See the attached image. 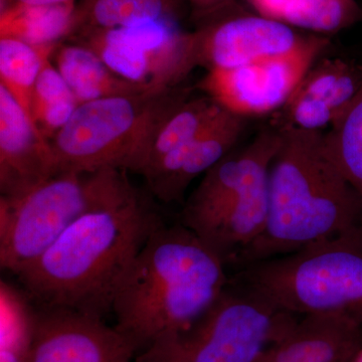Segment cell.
<instances>
[{
    "mask_svg": "<svg viewBox=\"0 0 362 362\" xmlns=\"http://www.w3.org/2000/svg\"><path fill=\"white\" fill-rule=\"evenodd\" d=\"M80 102L65 78L52 64V54L45 59L33 89L30 119L45 139L51 142L75 114Z\"/></svg>",
    "mask_w": 362,
    "mask_h": 362,
    "instance_id": "ffe728a7",
    "label": "cell"
},
{
    "mask_svg": "<svg viewBox=\"0 0 362 362\" xmlns=\"http://www.w3.org/2000/svg\"><path fill=\"white\" fill-rule=\"evenodd\" d=\"M162 223L137 189L93 209L18 274L23 293L37 307L104 318L136 257Z\"/></svg>",
    "mask_w": 362,
    "mask_h": 362,
    "instance_id": "6da1fadb",
    "label": "cell"
},
{
    "mask_svg": "<svg viewBox=\"0 0 362 362\" xmlns=\"http://www.w3.org/2000/svg\"><path fill=\"white\" fill-rule=\"evenodd\" d=\"M324 144L331 161L362 201V92L324 133Z\"/></svg>",
    "mask_w": 362,
    "mask_h": 362,
    "instance_id": "7402d4cb",
    "label": "cell"
},
{
    "mask_svg": "<svg viewBox=\"0 0 362 362\" xmlns=\"http://www.w3.org/2000/svg\"><path fill=\"white\" fill-rule=\"evenodd\" d=\"M1 9L13 4H25V6H47V4H64L74 0H0Z\"/></svg>",
    "mask_w": 362,
    "mask_h": 362,
    "instance_id": "cb8c5ba5",
    "label": "cell"
},
{
    "mask_svg": "<svg viewBox=\"0 0 362 362\" xmlns=\"http://www.w3.org/2000/svg\"><path fill=\"white\" fill-rule=\"evenodd\" d=\"M361 347V324L339 314H311L266 351L276 362H350Z\"/></svg>",
    "mask_w": 362,
    "mask_h": 362,
    "instance_id": "9a60e30c",
    "label": "cell"
},
{
    "mask_svg": "<svg viewBox=\"0 0 362 362\" xmlns=\"http://www.w3.org/2000/svg\"><path fill=\"white\" fill-rule=\"evenodd\" d=\"M230 2V0H204L201 8L197 11L204 16H211V14L225 8Z\"/></svg>",
    "mask_w": 362,
    "mask_h": 362,
    "instance_id": "d4e9b609",
    "label": "cell"
},
{
    "mask_svg": "<svg viewBox=\"0 0 362 362\" xmlns=\"http://www.w3.org/2000/svg\"><path fill=\"white\" fill-rule=\"evenodd\" d=\"M244 118L221 109L194 139L164 156L143 176L159 201H180L188 185L230 153L244 130Z\"/></svg>",
    "mask_w": 362,
    "mask_h": 362,
    "instance_id": "7c38bea8",
    "label": "cell"
},
{
    "mask_svg": "<svg viewBox=\"0 0 362 362\" xmlns=\"http://www.w3.org/2000/svg\"><path fill=\"white\" fill-rule=\"evenodd\" d=\"M58 45L35 47L13 37H0V84L8 90L30 118L35 83L45 59Z\"/></svg>",
    "mask_w": 362,
    "mask_h": 362,
    "instance_id": "44dd1931",
    "label": "cell"
},
{
    "mask_svg": "<svg viewBox=\"0 0 362 362\" xmlns=\"http://www.w3.org/2000/svg\"><path fill=\"white\" fill-rule=\"evenodd\" d=\"M226 264L192 230L162 223L137 255L114 300L117 329L138 354L187 329L230 283Z\"/></svg>",
    "mask_w": 362,
    "mask_h": 362,
    "instance_id": "7a4b0ae2",
    "label": "cell"
},
{
    "mask_svg": "<svg viewBox=\"0 0 362 362\" xmlns=\"http://www.w3.org/2000/svg\"><path fill=\"white\" fill-rule=\"evenodd\" d=\"M221 109L207 96L187 99L180 104L159 126L138 173L142 175L164 156L194 139L220 113Z\"/></svg>",
    "mask_w": 362,
    "mask_h": 362,
    "instance_id": "ac0fdd59",
    "label": "cell"
},
{
    "mask_svg": "<svg viewBox=\"0 0 362 362\" xmlns=\"http://www.w3.org/2000/svg\"><path fill=\"white\" fill-rule=\"evenodd\" d=\"M280 129L262 131L251 144L204 173L181 211L180 223L232 261L265 230L269 173L280 147Z\"/></svg>",
    "mask_w": 362,
    "mask_h": 362,
    "instance_id": "8992f818",
    "label": "cell"
},
{
    "mask_svg": "<svg viewBox=\"0 0 362 362\" xmlns=\"http://www.w3.org/2000/svg\"><path fill=\"white\" fill-rule=\"evenodd\" d=\"M189 92L182 85L153 88L80 104L51 140L58 173L106 168L139 173L159 126Z\"/></svg>",
    "mask_w": 362,
    "mask_h": 362,
    "instance_id": "5b68a950",
    "label": "cell"
},
{
    "mask_svg": "<svg viewBox=\"0 0 362 362\" xmlns=\"http://www.w3.org/2000/svg\"><path fill=\"white\" fill-rule=\"evenodd\" d=\"M126 170L59 173L0 199V265L18 276L76 221L134 192Z\"/></svg>",
    "mask_w": 362,
    "mask_h": 362,
    "instance_id": "52a82bcc",
    "label": "cell"
},
{
    "mask_svg": "<svg viewBox=\"0 0 362 362\" xmlns=\"http://www.w3.org/2000/svg\"><path fill=\"white\" fill-rule=\"evenodd\" d=\"M190 1H192V4H194L195 9L199 11V9L201 8L202 1H204V0H190Z\"/></svg>",
    "mask_w": 362,
    "mask_h": 362,
    "instance_id": "83f0119b",
    "label": "cell"
},
{
    "mask_svg": "<svg viewBox=\"0 0 362 362\" xmlns=\"http://www.w3.org/2000/svg\"><path fill=\"white\" fill-rule=\"evenodd\" d=\"M58 173L45 139L13 95L0 84V192L23 194Z\"/></svg>",
    "mask_w": 362,
    "mask_h": 362,
    "instance_id": "4fadbf2b",
    "label": "cell"
},
{
    "mask_svg": "<svg viewBox=\"0 0 362 362\" xmlns=\"http://www.w3.org/2000/svg\"><path fill=\"white\" fill-rule=\"evenodd\" d=\"M362 20L356 0H289L282 23L318 33H334Z\"/></svg>",
    "mask_w": 362,
    "mask_h": 362,
    "instance_id": "603a6c76",
    "label": "cell"
},
{
    "mask_svg": "<svg viewBox=\"0 0 362 362\" xmlns=\"http://www.w3.org/2000/svg\"><path fill=\"white\" fill-rule=\"evenodd\" d=\"M255 362H276V361H274V359L272 358V357L270 356H269L268 354H267V351L265 350V351H264L263 354H262L261 356H259L258 357V358H257V361Z\"/></svg>",
    "mask_w": 362,
    "mask_h": 362,
    "instance_id": "484cf974",
    "label": "cell"
},
{
    "mask_svg": "<svg viewBox=\"0 0 362 362\" xmlns=\"http://www.w3.org/2000/svg\"><path fill=\"white\" fill-rule=\"evenodd\" d=\"M233 279L279 310L339 314L362 325V226L242 267Z\"/></svg>",
    "mask_w": 362,
    "mask_h": 362,
    "instance_id": "277c9868",
    "label": "cell"
},
{
    "mask_svg": "<svg viewBox=\"0 0 362 362\" xmlns=\"http://www.w3.org/2000/svg\"><path fill=\"white\" fill-rule=\"evenodd\" d=\"M133 343L104 318L37 307L26 362H133Z\"/></svg>",
    "mask_w": 362,
    "mask_h": 362,
    "instance_id": "30bf717a",
    "label": "cell"
},
{
    "mask_svg": "<svg viewBox=\"0 0 362 362\" xmlns=\"http://www.w3.org/2000/svg\"><path fill=\"white\" fill-rule=\"evenodd\" d=\"M170 13L169 0H82L70 35L83 30L128 28L171 18Z\"/></svg>",
    "mask_w": 362,
    "mask_h": 362,
    "instance_id": "d6986e66",
    "label": "cell"
},
{
    "mask_svg": "<svg viewBox=\"0 0 362 362\" xmlns=\"http://www.w3.org/2000/svg\"><path fill=\"white\" fill-rule=\"evenodd\" d=\"M197 66L232 69L297 49L309 35L259 16H218L192 33Z\"/></svg>",
    "mask_w": 362,
    "mask_h": 362,
    "instance_id": "8fae6325",
    "label": "cell"
},
{
    "mask_svg": "<svg viewBox=\"0 0 362 362\" xmlns=\"http://www.w3.org/2000/svg\"><path fill=\"white\" fill-rule=\"evenodd\" d=\"M361 92V66L341 59H318L283 108L284 126L314 131L330 127Z\"/></svg>",
    "mask_w": 362,
    "mask_h": 362,
    "instance_id": "5bb4252c",
    "label": "cell"
},
{
    "mask_svg": "<svg viewBox=\"0 0 362 362\" xmlns=\"http://www.w3.org/2000/svg\"><path fill=\"white\" fill-rule=\"evenodd\" d=\"M76 7V0L47 6H7L0 13V37H13L35 47L58 45L73 30Z\"/></svg>",
    "mask_w": 362,
    "mask_h": 362,
    "instance_id": "e0dca14e",
    "label": "cell"
},
{
    "mask_svg": "<svg viewBox=\"0 0 362 362\" xmlns=\"http://www.w3.org/2000/svg\"><path fill=\"white\" fill-rule=\"evenodd\" d=\"M328 44L327 39L309 35L287 54L235 68L209 70L199 89L235 115H266L284 108Z\"/></svg>",
    "mask_w": 362,
    "mask_h": 362,
    "instance_id": "9c48e42d",
    "label": "cell"
},
{
    "mask_svg": "<svg viewBox=\"0 0 362 362\" xmlns=\"http://www.w3.org/2000/svg\"><path fill=\"white\" fill-rule=\"evenodd\" d=\"M52 62L80 104L153 89L119 77L89 47L77 42H59Z\"/></svg>",
    "mask_w": 362,
    "mask_h": 362,
    "instance_id": "2e32d148",
    "label": "cell"
},
{
    "mask_svg": "<svg viewBox=\"0 0 362 362\" xmlns=\"http://www.w3.org/2000/svg\"><path fill=\"white\" fill-rule=\"evenodd\" d=\"M298 318L232 279L192 326L154 342L134 362H255Z\"/></svg>",
    "mask_w": 362,
    "mask_h": 362,
    "instance_id": "ba28073f",
    "label": "cell"
},
{
    "mask_svg": "<svg viewBox=\"0 0 362 362\" xmlns=\"http://www.w3.org/2000/svg\"><path fill=\"white\" fill-rule=\"evenodd\" d=\"M279 129L280 147L269 173L268 221L235 259L240 268L361 225L362 201L327 156L324 133L293 126Z\"/></svg>",
    "mask_w": 362,
    "mask_h": 362,
    "instance_id": "3957f363",
    "label": "cell"
},
{
    "mask_svg": "<svg viewBox=\"0 0 362 362\" xmlns=\"http://www.w3.org/2000/svg\"><path fill=\"white\" fill-rule=\"evenodd\" d=\"M350 362H362V347L356 352V356H354V358Z\"/></svg>",
    "mask_w": 362,
    "mask_h": 362,
    "instance_id": "4316f807",
    "label": "cell"
}]
</instances>
